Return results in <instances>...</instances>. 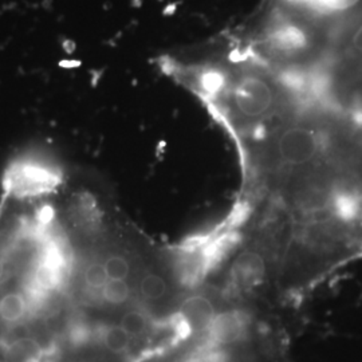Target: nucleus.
I'll return each instance as SVG.
<instances>
[{
	"label": "nucleus",
	"mask_w": 362,
	"mask_h": 362,
	"mask_svg": "<svg viewBox=\"0 0 362 362\" xmlns=\"http://www.w3.org/2000/svg\"><path fill=\"white\" fill-rule=\"evenodd\" d=\"M248 54L251 59L245 55L172 66L177 79L207 103L236 144L270 128L300 104L297 89L281 71Z\"/></svg>",
	"instance_id": "obj_1"
},
{
	"label": "nucleus",
	"mask_w": 362,
	"mask_h": 362,
	"mask_svg": "<svg viewBox=\"0 0 362 362\" xmlns=\"http://www.w3.org/2000/svg\"><path fill=\"white\" fill-rule=\"evenodd\" d=\"M351 43H353V46H354L356 50L362 52V25L358 27L357 31L354 33V35H353V38H351Z\"/></svg>",
	"instance_id": "obj_3"
},
{
	"label": "nucleus",
	"mask_w": 362,
	"mask_h": 362,
	"mask_svg": "<svg viewBox=\"0 0 362 362\" xmlns=\"http://www.w3.org/2000/svg\"><path fill=\"white\" fill-rule=\"evenodd\" d=\"M30 300L23 291L8 290L0 296V322L16 325L26 318Z\"/></svg>",
	"instance_id": "obj_2"
}]
</instances>
